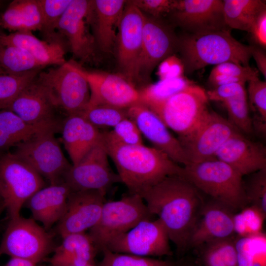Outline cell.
Here are the masks:
<instances>
[{
  "instance_id": "6da1fadb",
  "label": "cell",
  "mask_w": 266,
  "mask_h": 266,
  "mask_svg": "<svg viewBox=\"0 0 266 266\" xmlns=\"http://www.w3.org/2000/svg\"><path fill=\"white\" fill-rule=\"evenodd\" d=\"M140 196L151 214L158 217L178 253L188 250L190 237L205 202L201 192L183 175H174Z\"/></svg>"
},
{
  "instance_id": "7a4b0ae2",
  "label": "cell",
  "mask_w": 266,
  "mask_h": 266,
  "mask_svg": "<svg viewBox=\"0 0 266 266\" xmlns=\"http://www.w3.org/2000/svg\"><path fill=\"white\" fill-rule=\"evenodd\" d=\"M101 132V140L114 162L121 182L130 193L140 195L167 176L184 174V167L154 147L127 145Z\"/></svg>"
},
{
  "instance_id": "3957f363",
  "label": "cell",
  "mask_w": 266,
  "mask_h": 266,
  "mask_svg": "<svg viewBox=\"0 0 266 266\" xmlns=\"http://www.w3.org/2000/svg\"><path fill=\"white\" fill-rule=\"evenodd\" d=\"M252 45L244 44L231 34L230 29L198 33H186L178 37L177 50L189 74L209 65L233 62L249 66Z\"/></svg>"
},
{
  "instance_id": "277c9868",
  "label": "cell",
  "mask_w": 266,
  "mask_h": 266,
  "mask_svg": "<svg viewBox=\"0 0 266 266\" xmlns=\"http://www.w3.org/2000/svg\"><path fill=\"white\" fill-rule=\"evenodd\" d=\"M183 167V176L211 200L235 213L248 205L243 176L225 163L214 158Z\"/></svg>"
},
{
  "instance_id": "5b68a950",
  "label": "cell",
  "mask_w": 266,
  "mask_h": 266,
  "mask_svg": "<svg viewBox=\"0 0 266 266\" xmlns=\"http://www.w3.org/2000/svg\"><path fill=\"white\" fill-rule=\"evenodd\" d=\"M54 107L67 115L81 113L90 99L88 84L73 61L41 71L36 77Z\"/></svg>"
},
{
  "instance_id": "8992f818",
  "label": "cell",
  "mask_w": 266,
  "mask_h": 266,
  "mask_svg": "<svg viewBox=\"0 0 266 266\" xmlns=\"http://www.w3.org/2000/svg\"><path fill=\"white\" fill-rule=\"evenodd\" d=\"M152 216L142 198L129 193L119 200L105 201L98 222L88 234L101 251L111 240Z\"/></svg>"
},
{
  "instance_id": "52a82bcc",
  "label": "cell",
  "mask_w": 266,
  "mask_h": 266,
  "mask_svg": "<svg viewBox=\"0 0 266 266\" xmlns=\"http://www.w3.org/2000/svg\"><path fill=\"white\" fill-rule=\"evenodd\" d=\"M44 184L42 177L14 153L0 158V188L9 219L20 216L23 205Z\"/></svg>"
},
{
  "instance_id": "ba28073f",
  "label": "cell",
  "mask_w": 266,
  "mask_h": 266,
  "mask_svg": "<svg viewBox=\"0 0 266 266\" xmlns=\"http://www.w3.org/2000/svg\"><path fill=\"white\" fill-rule=\"evenodd\" d=\"M56 130L47 129L16 146L14 153L50 184L64 181L71 166L55 136Z\"/></svg>"
},
{
  "instance_id": "9c48e42d",
  "label": "cell",
  "mask_w": 266,
  "mask_h": 266,
  "mask_svg": "<svg viewBox=\"0 0 266 266\" xmlns=\"http://www.w3.org/2000/svg\"><path fill=\"white\" fill-rule=\"evenodd\" d=\"M208 100L205 90L193 83L152 111L180 138L191 133L201 121L208 109Z\"/></svg>"
},
{
  "instance_id": "30bf717a",
  "label": "cell",
  "mask_w": 266,
  "mask_h": 266,
  "mask_svg": "<svg viewBox=\"0 0 266 266\" xmlns=\"http://www.w3.org/2000/svg\"><path fill=\"white\" fill-rule=\"evenodd\" d=\"M53 247L50 235L34 220L21 216L9 219L0 244V256L24 259L36 264Z\"/></svg>"
},
{
  "instance_id": "8fae6325",
  "label": "cell",
  "mask_w": 266,
  "mask_h": 266,
  "mask_svg": "<svg viewBox=\"0 0 266 266\" xmlns=\"http://www.w3.org/2000/svg\"><path fill=\"white\" fill-rule=\"evenodd\" d=\"M237 132L228 119L208 109L196 128L178 139L189 163H196L215 158L220 147Z\"/></svg>"
},
{
  "instance_id": "7c38bea8",
  "label": "cell",
  "mask_w": 266,
  "mask_h": 266,
  "mask_svg": "<svg viewBox=\"0 0 266 266\" xmlns=\"http://www.w3.org/2000/svg\"><path fill=\"white\" fill-rule=\"evenodd\" d=\"M108 155L101 138L76 165H71L64 181L73 192L98 191L106 195L115 183L121 182L111 168Z\"/></svg>"
},
{
  "instance_id": "4fadbf2b",
  "label": "cell",
  "mask_w": 266,
  "mask_h": 266,
  "mask_svg": "<svg viewBox=\"0 0 266 266\" xmlns=\"http://www.w3.org/2000/svg\"><path fill=\"white\" fill-rule=\"evenodd\" d=\"M169 241L167 232L159 220L149 219L141 221L111 240L104 249L141 257L170 256L172 251Z\"/></svg>"
},
{
  "instance_id": "5bb4252c",
  "label": "cell",
  "mask_w": 266,
  "mask_h": 266,
  "mask_svg": "<svg viewBox=\"0 0 266 266\" xmlns=\"http://www.w3.org/2000/svg\"><path fill=\"white\" fill-rule=\"evenodd\" d=\"M145 14L127 1L118 26L115 46L122 76L134 86L141 52Z\"/></svg>"
},
{
  "instance_id": "9a60e30c",
  "label": "cell",
  "mask_w": 266,
  "mask_h": 266,
  "mask_svg": "<svg viewBox=\"0 0 266 266\" xmlns=\"http://www.w3.org/2000/svg\"><path fill=\"white\" fill-rule=\"evenodd\" d=\"M178 37L161 19L145 14L141 52L137 69V82L147 81L155 67L177 50Z\"/></svg>"
},
{
  "instance_id": "2e32d148",
  "label": "cell",
  "mask_w": 266,
  "mask_h": 266,
  "mask_svg": "<svg viewBox=\"0 0 266 266\" xmlns=\"http://www.w3.org/2000/svg\"><path fill=\"white\" fill-rule=\"evenodd\" d=\"M93 0H72L59 22L57 30L67 39L73 56L93 62L97 48L91 27Z\"/></svg>"
},
{
  "instance_id": "e0dca14e",
  "label": "cell",
  "mask_w": 266,
  "mask_h": 266,
  "mask_svg": "<svg viewBox=\"0 0 266 266\" xmlns=\"http://www.w3.org/2000/svg\"><path fill=\"white\" fill-rule=\"evenodd\" d=\"M75 65L89 85L90 95L87 107L105 104L127 109L140 103L138 89L122 75L90 71L76 63Z\"/></svg>"
},
{
  "instance_id": "ac0fdd59",
  "label": "cell",
  "mask_w": 266,
  "mask_h": 266,
  "mask_svg": "<svg viewBox=\"0 0 266 266\" xmlns=\"http://www.w3.org/2000/svg\"><path fill=\"white\" fill-rule=\"evenodd\" d=\"M169 15L172 22L188 33L230 29L224 21L221 0H176Z\"/></svg>"
},
{
  "instance_id": "d6986e66",
  "label": "cell",
  "mask_w": 266,
  "mask_h": 266,
  "mask_svg": "<svg viewBox=\"0 0 266 266\" xmlns=\"http://www.w3.org/2000/svg\"><path fill=\"white\" fill-rule=\"evenodd\" d=\"M105 194L98 191L72 192L65 213L58 222L61 236L86 233L98 222L105 202Z\"/></svg>"
},
{
  "instance_id": "ffe728a7",
  "label": "cell",
  "mask_w": 266,
  "mask_h": 266,
  "mask_svg": "<svg viewBox=\"0 0 266 266\" xmlns=\"http://www.w3.org/2000/svg\"><path fill=\"white\" fill-rule=\"evenodd\" d=\"M128 116L138 128L141 134L153 147L166 154L172 161L185 166L189 164L177 138L169 131L160 117L141 103L127 108Z\"/></svg>"
},
{
  "instance_id": "44dd1931",
  "label": "cell",
  "mask_w": 266,
  "mask_h": 266,
  "mask_svg": "<svg viewBox=\"0 0 266 266\" xmlns=\"http://www.w3.org/2000/svg\"><path fill=\"white\" fill-rule=\"evenodd\" d=\"M235 213L214 200L205 201L190 237L188 249H198L208 242L234 237Z\"/></svg>"
},
{
  "instance_id": "7402d4cb",
  "label": "cell",
  "mask_w": 266,
  "mask_h": 266,
  "mask_svg": "<svg viewBox=\"0 0 266 266\" xmlns=\"http://www.w3.org/2000/svg\"><path fill=\"white\" fill-rule=\"evenodd\" d=\"M215 158L228 164L243 176L266 168V148L237 132L219 149Z\"/></svg>"
},
{
  "instance_id": "603a6c76",
  "label": "cell",
  "mask_w": 266,
  "mask_h": 266,
  "mask_svg": "<svg viewBox=\"0 0 266 266\" xmlns=\"http://www.w3.org/2000/svg\"><path fill=\"white\" fill-rule=\"evenodd\" d=\"M36 77L15 99L7 110L30 125L57 130L58 123L55 116L56 108Z\"/></svg>"
},
{
  "instance_id": "cb8c5ba5",
  "label": "cell",
  "mask_w": 266,
  "mask_h": 266,
  "mask_svg": "<svg viewBox=\"0 0 266 266\" xmlns=\"http://www.w3.org/2000/svg\"><path fill=\"white\" fill-rule=\"evenodd\" d=\"M127 0H93L91 27L97 47L110 53L115 47L118 26Z\"/></svg>"
},
{
  "instance_id": "d4e9b609",
  "label": "cell",
  "mask_w": 266,
  "mask_h": 266,
  "mask_svg": "<svg viewBox=\"0 0 266 266\" xmlns=\"http://www.w3.org/2000/svg\"><path fill=\"white\" fill-rule=\"evenodd\" d=\"M72 192L64 181L37 191L27 201L34 220L42 223L45 230L58 222L65 213Z\"/></svg>"
},
{
  "instance_id": "484cf974",
  "label": "cell",
  "mask_w": 266,
  "mask_h": 266,
  "mask_svg": "<svg viewBox=\"0 0 266 266\" xmlns=\"http://www.w3.org/2000/svg\"><path fill=\"white\" fill-rule=\"evenodd\" d=\"M101 131L81 113L67 115L62 125L64 145L72 162L77 164L100 140Z\"/></svg>"
},
{
  "instance_id": "4316f807",
  "label": "cell",
  "mask_w": 266,
  "mask_h": 266,
  "mask_svg": "<svg viewBox=\"0 0 266 266\" xmlns=\"http://www.w3.org/2000/svg\"><path fill=\"white\" fill-rule=\"evenodd\" d=\"M0 44L22 48L44 67L66 63L65 50L60 42H49L37 38L31 32H17L0 35Z\"/></svg>"
},
{
  "instance_id": "83f0119b",
  "label": "cell",
  "mask_w": 266,
  "mask_h": 266,
  "mask_svg": "<svg viewBox=\"0 0 266 266\" xmlns=\"http://www.w3.org/2000/svg\"><path fill=\"white\" fill-rule=\"evenodd\" d=\"M60 245L49 259L51 266H84L95 264L98 251L92 238L86 233H74L62 237Z\"/></svg>"
},
{
  "instance_id": "f1b7e54d",
  "label": "cell",
  "mask_w": 266,
  "mask_h": 266,
  "mask_svg": "<svg viewBox=\"0 0 266 266\" xmlns=\"http://www.w3.org/2000/svg\"><path fill=\"white\" fill-rule=\"evenodd\" d=\"M0 26L10 31H41L42 14L38 0H14L0 18Z\"/></svg>"
},
{
  "instance_id": "f546056e",
  "label": "cell",
  "mask_w": 266,
  "mask_h": 266,
  "mask_svg": "<svg viewBox=\"0 0 266 266\" xmlns=\"http://www.w3.org/2000/svg\"><path fill=\"white\" fill-rule=\"evenodd\" d=\"M53 128L30 125L12 111L0 110V151L16 146L39 132Z\"/></svg>"
},
{
  "instance_id": "4dcf8cb0",
  "label": "cell",
  "mask_w": 266,
  "mask_h": 266,
  "mask_svg": "<svg viewBox=\"0 0 266 266\" xmlns=\"http://www.w3.org/2000/svg\"><path fill=\"white\" fill-rule=\"evenodd\" d=\"M223 12L226 26L248 32L259 14L266 9V0H223Z\"/></svg>"
},
{
  "instance_id": "1f68e13d",
  "label": "cell",
  "mask_w": 266,
  "mask_h": 266,
  "mask_svg": "<svg viewBox=\"0 0 266 266\" xmlns=\"http://www.w3.org/2000/svg\"><path fill=\"white\" fill-rule=\"evenodd\" d=\"M184 76L180 78L160 80L138 89L140 103L153 110L170 97L193 83Z\"/></svg>"
},
{
  "instance_id": "d6a6232c",
  "label": "cell",
  "mask_w": 266,
  "mask_h": 266,
  "mask_svg": "<svg viewBox=\"0 0 266 266\" xmlns=\"http://www.w3.org/2000/svg\"><path fill=\"white\" fill-rule=\"evenodd\" d=\"M198 249L203 266H238L234 237L208 242Z\"/></svg>"
},
{
  "instance_id": "836d02e7",
  "label": "cell",
  "mask_w": 266,
  "mask_h": 266,
  "mask_svg": "<svg viewBox=\"0 0 266 266\" xmlns=\"http://www.w3.org/2000/svg\"><path fill=\"white\" fill-rule=\"evenodd\" d=\"M0 66L5 74H19L44 68L24 49L0 44Z\"/></svg>"
},
{
  "instance_id": "e575fe53",
  "label": "cell",
  "mask_w": 266,
  "mask_h": 266,
  "mask_svg": "<svg viewBox=\"0 0 266 266\" xmlns=\"http://www.w3.org/2000/svg\"><path fill=\"white\" fill-rule=\"evenodd\" d=\"M238 266H266V239L264 233L235 239Z\"/></svg>"
},
{
  "instance_id": "d590c367",
  "label": "cell",
  "mask_w": 266,
  "mask_h": 266,
  "mask_svg": "<svg viewBox=\"0 0 266 266\" xmlns=\"http://www.w3.org/2000/svg\"><path fill=\"white\" fill-rule=\"evenodd\" d=\"M42 69L19 74L0 75V110L7 109L20 93L36 78Z\"/></svg>"
},
{
  "instance_id": "8d00e7d4",
  "label": "cell",
  "mask_w": 266,
  "mask_h": 266,
  "mask_svg": "<svg viewBox=\"0 0 266 266\" xmlns=\"http://www.w3.org/2000/svg\"><path fill=\"white\" fill-rule=\"evenodd\" d=\"M248 82L249 106L256 113L252 119L253 130L256 129L264 134L266 130V82L256 76Z\"/></svg>"
},
{
  "instance_id": "74e56055",
  "label": "cell",
  "mask_w": 266,
  "mask_h": 266,
  "mask_svg": "<svg viewBox=\"0 0 266 266\" xmlns=\"http://www.w3.org/2000/svg\"><path fill=\"white\" fill-rule=\"evenodd\" d=\"M227 111L228 120L240 133L249 134L253 133L252 118L249 112L247 92L224 101Z\"/></svg>"
},
{
  "instance_id": "f35d334b",
  "label": "cell",
  "mask_w": 266,
  "mask_h": 266,
  "mask_svg": "<svg viewBox=\"0 0 266 266\" xmlns=\"http://www.w3.org/2000/svg\"><path fill=\"white\" fill-rule=\"evenodd\" d=\"M42 14L41 32L49 42H60L55 37V31L62 17L72 0H38Z\"/></svg>"
},
{
  "instance_id": "ab89813d",
  "label": "cell",
  "mask_w": 266,
  "mask_h": 266,
  "mask_svg": "<svg viewBox=\"0 0 266 266\" xmlns=\"http://www.w3.org/2000/svg\"><path fill=\"white\" fill-rule=\"evenodd\" d=\"M81 113L87 121L99 129L113 128L121 121L129 117L127 108L105 104L88 106Z\"/></svg>"
},
{
  "instance_id": "60d3db41",
  "label": "cell",
  "mask_w": 266,
  "mask_h": 266,
  "mask_svg": "<svg viewBox=\"0 0 266 266\" xmlns=\"http://www.w3.org/2000/svg\"><path fill=\"white\" fill-rule=\"evenodd\" d=\"M101 252L103 257L99 266H175L176 264L170 260L116 253L107 249Z\"/></svg>"
},
{
  "instance_id": "b9f144b4",
  "label": "cell",
  "mask_w": 266,
  "mask_h": 266,
  "mask_svg": "<svg viewBox=\"0 0 266 266\" xmlns=\"http://www.w3.org/2000/svg\"><path fill=\"white\" fill-rule=\"evenodd\" d=\"M244 182L248 204L266 216V168L252 174Z\"/></svg>"
},
{
  "instance_id": "7bdbcfd3",
  "label": "cell",
  "mask_w": 266,
  "mask_h": 266,
  "mask_svg": "<svg viewBox=\"0 0 266 266\" xmlns=\"http://www.w3.org/2000/svg\"><path fill=\"white\" fill-rule=\"evenodd\" d=\"M117 141L127 145H143L142 135L135 122L129 117L124 119L108 131Z\"/></svg>"
},
{
  "instance_id": "ee69618b",
  "label": "cell",
  "mask_w": 266,
  "mask_h": 266,
  "mask_svg": "<svg viewBox=\"0 0 266 266\" xmlns=\"http://www.w3.org/2000/svg\"><path fill=\"white\" fill-rule=\"evenodd\" d=\"M219 74L239 78L248 82L252 78L259 76V71L250 66H243L228 62L216 65L211 70L209 75Z\"/></svg>"
},
{
  "instance_id": "f6af8a7d",
  "label": "cell",
  "mask_w": 266,
  "mask_h": 266,
  "mask_svg": "<svg viewBox=\"0 0 266 266\" xmlns=\"http://www.w3.org/2000/svg\"><path fill=\"white\" fill-rule=\"evenodd\" d=\"M132 2L148 16L161 19L174 9L176 0H133Z\"/></svg>"
},
{
  "instance_id": "bcb514c9",
  "label": "cell",
  "mask_w": 266,
  "mask_h": 266,
  "mask_svg": "<svg viewBox=\"0 0 266 266\" xmlns=\"http://www.w3.org/2000/svg\"><path fill=\"white\" fill-rule=\"evenodd\" d=\"M184 73L181 59L172 54L159 64L156 74L160 80H166L181 77Z\"/></svg>"
},
{
  "instance_id": "7dc6e473",
  "label": "cell",
  "mask_w": 266,
  "mask_h": 266,
  "mask_svg": "<svg viewBox=\"0 0 266 266\" xmlns=\"http://www.w3.org/2000/svg\"><path fill=\"white\" fill-rule=\"evenodd\" d=\"M245 82H237L221 85L207 91L208 100L221 102L245 92Z\"/></svg>"
},
{
  "instance_id": "c3c4849f",
  "label": "cell",
  "mask_w": 266,
  "mask_h": 266,
  "mask_svg": "<svg viewBox=\"0 0 266 266\" xmlns=\"http://www.w3.org/2000/svg\"><path fill=\"white\" fill-rule=\"evenodd\" d=\"M255 43L263 49L266 48V9L261 11L255 18L248 32Z\"/></svg>"
},
{
  "instance_id": "681fc988",
  "label": "cell",
  "mask_w": 266,
  "mask_h": 266,
  "mask_svg": "<svg viewBox=\"0 0 266 266\" xmlns=\"http://www.w3.org/2000/svg\"><path fill=\"white\" fill-rule=\"evenodd\" d=\"M251 57L255 60L259 70L263 74L265 79L266 78V54L261 47L256 45H252Z\"/></svg>"
},
{
  "instance_id": "f907efd6",
  "label": "cell",
  "mask_w": 266,
  "mask_h": 266,
  "mask_svg": "<svg viewBox=\"0 0 266 266\" xmlns=\"http://www.w3.org/2000/svg\"><path fill=\"white\" fill-rule=\"evenodd\" d=\"M8 262L12 266H36L37 265L36 264L28 260L14 258H10Z\"/></svg>"
},
{
  "instance_id": "816d5d0a",
  "label": "cell",
  "mask_w": 266,
  "mask_h": 266,
  "mask_svg": "<svg viewBox=\"0 0 266 266\" xmlns=\"http://www.w3.org/2000/svg\"><path fill=\"white\" fill-rule=\"evenodd\" d=\"M175 266H196L195 264L190 262H184L179 264H176Z\"/></svg>"
},
{
  "instance_id": "f5cc1de1",
  "label": "cell",
  "mask_w": 266,
  "mask_h": 266,
  "mask_svg": "<svg viewBox=\"0 0 266 266\" xmlns=\"http://www.w3.org/2000/svg\"><path fill=\"white\" fill-rule=\"evenodd\" d=\"M5 208V205L2 200L0 201V215L3 210Z\"/></svg>"
},
{
  "instance_id": "db71d44e",
  "label": "cell",
  "mask_w": 266,
  "mask_h": 266,
  "mask_svg": "<svg viewBox=\"0 0 266 266\" xmlns=\"http://www.w3.org/2000/svg\"><path fill=\"white\" fill-rule=\"evenodd\" d=\"M5 74L4 73V72L3 71V70L2 69V68H1L0 66V74Z\"/></svg>"
},
{
  "instance_id": "11a10c76",
  "label": "cell",
  "mask_w": 266,
  "mask_h": 266,
  "mask_svg": "<svg viewBox=\"0 0 266 266\" xmlns=\"http://www.w3.org/2000/svg\"><path fill=\"white\" fill-rule=\"evenodd\" d=\"M4 266H12L11 264L8 261V262Z\"/></svg>"
},
{
  "instance_id": "9f6ffc18",
  "label": "cell",
  "mask_w": 266,
  "mask_h": 266,
  "mask_svg": "<svg viewBox=\"0 0 266 266\" xmlns=\"http://www.w3.org/2000/svg\"><path fill=\"white\" fill-rule=\"evenodd\" d=\"M84 266H95V264H89Z\"/></svg>"
},
{
  "instance_id": "6f0895ef",
  "label": "cell",
  "mask_w": 266,
  "mask_h": 266,
  "mask_svg": "<svg viewBox=\"0 0 266 266\" xmlns=\"http://www.w3.org/2000/svg\"><path fill=\"white\" fill-rule=\"evenodd\" d=\"M2 200V198H1V191H0V201Z\"/></svg>"
},
{
  "instance_id": "680465c9",
  "label": "cell",
  "mask_w": 266,
  "mask_h": 266,
  "mask_svg": "<svg viewBox=\"0 0 266 266\" xmlns=\"http://www.w3.org/2000/svg\"></svg>"
}]
</instances>
